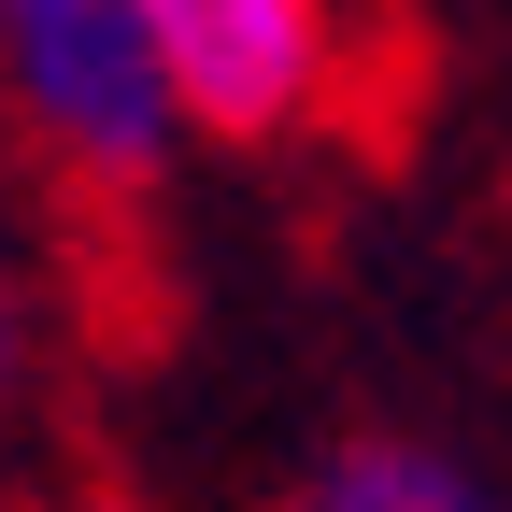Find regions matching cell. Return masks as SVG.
Wrapping results in <instances>:
<instances>
[{
  "label": "cell",
  "instance_id": "277c9868",
  "mask_svg": "<svg viewBox=\"0 0 512 512\" xmlns=\"http://www.w3.org/2000/svg\"><path fill=\"white\" fill-rule=\"evenodd\" d=\"M43 328H57L43 313V256L0 228V441H15V413L43 399Z\"/></svg>",
  "mask_w": 512,
  "mask_h": 512
},
{
  "label": "cell",
  "instance_id": "3957f363",
  "mask_svg": "<svg viewBox=\"0 0 512 512\" xmlns=\"http://www.w3.org/2000/svg\"><path fill=\"white\" fill-rule=\"evenodd\" d=\"M271 512H512L456 441H413V427H356V441H328Z\"/></svg>",
  "mask_w": 512,
  "mask_h": 512
},
{
  "label": "cell",
  "instance_id": "6da1fadb",
  "mask_svg": "<svg viewBox=\"0 0 512 512\" xmlns=\"http://www.w3.org/2000/svg\"><path fill=\"white\" fill-rule=\"evenodd\" d=\"M0 143L72 200H157L185 128L157 86L143 0H0Z\"/></svg>",
  "mask_w": 512,
  "mask_h": 512
},
{
  "label": "cell",
  "instance_id": "7a4b0ae2",
  "mask_svg": "<svg viewBox=\"0 0 512 512\" xmlns=\"http://www.w3.org/2000/svg\"><path fill=\"white\" fill-rule=\"evenodd\" d=\"M157 29V86L185 143H228V157H271L299 128H328L356 86V29L328 0H143Z\"/></svg>",
  "mask_w": 512,
  "mask_h": 512
}]
</instances>
